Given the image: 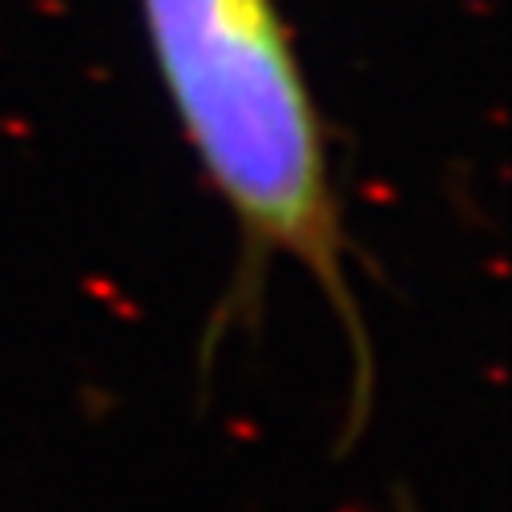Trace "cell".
Instances as JSON below:
<instances>
[{"instance_id": "cell-1", "label": "cell", "mask_w": 512, "mask_h": 512, "mask_svg": "<svg viewBox=\"0 0 512 512\" xmlns=\"http://www.w3.org/2000/svg\"><path fill=\"white\" fill-rule=\"evenodd\" d=\"M186 130L242 222L343 299L323 138L267 0H142Z\"/></svg>"}]
</instances>
